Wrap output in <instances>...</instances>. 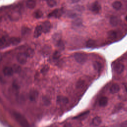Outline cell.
Wrapping results in <instances>:
<instances>
[{
    "instance_id": "cell-1",
    "label": "cell",
    "mask_w": 127,
    "mask_h": 127,
    "mask_svg": "<svg viewBox=\"0 0 127 127\" xmlns=\"http://www.w3.org/2000/svg\"><path fill=\"white\" fill-rule=\"evenodd\" d=\"M13 116L17 123L22 127H29V124L28 121L26 118L21 114L17 112H14L13 113Z\"/></svg>"
},
{
    "instance_id": "cell-2",
    "label": "cell",
    "mask_w": 127,
    "mask_h": 127,
    "mask_svg": "<svg viewBox=\"0 0 127 127\" xmlns=\"http://www.w3.org/2000/svg\"><path fill=\"white\" fill-rule=\"evenodd\" d=\"M74 58L75 61L80 64L85 63L87 60V55L83 53H76L74 55Z\"/></svg>"
},
{
    "instance_id": "cell-3",
    "label": "cell",
    "mask_w": 127,
    "mask_h": 127,
    "mask_svg": "<svg viewBox=\"0 0 127 127\" xmlns=\"http://www.w3.org/2000/svg\"><path fill=\"white\" fill-rule=\"evenodd\" d=\"M27 57L24 52L19 53L16 56V60L20 64H24L27 62Z\"/></svg>"
},
{
    "instance_id": "cell-4",
    "label": "cell",
    "mask_w": 127,
    "mask_h": 127,
    "mask_svg": "<svg viewBox=\"0 0 127 127\" xmlns=\"http://www.w3.org/2000/svg\"><path fill=\"white\" fill-rule=\"evenodd\" d=\"M39 96V92L37 90L33 89L31 90L28 94V98L29 100L32 102H34L37 101Z\"/></svg>"
},
{
    "instance_id": "cell-5",
    "label": "cell",
    "mask_w": 127,
    "mask_h": 127,
    "mask_svg": "<svg viewBox=\"0 0 127 127\" xmlns=\"http://www.w3.org/2000/svg\"><path fill=\"white\" fill-rule=\"evenodd\" d=\"M14 70L12 66H5L2 69V73L6 76H11L14 73Z\"/></svg>"
},
{
    "instance_id": "cell-6",
    "label": "cell",
    "mask_w": 127,
    "mask_h": 127,
    "mask_svg": "<svg viewBox=\"0 0 127 127\" xmlns=\"http://www.w3.org/2000/svg\"><path fill=\"white\" fill-rule=\"evenodd\" d=\"M125 69V66L122 63H117L114 67V69L115 71L118 73L120 74L122 73Z\"/></svg>"
},
{
    "instance_id": "cell-7",
    "label": "cell",
    "mask_w": 127,
    "mask_h": 127,
    "mask_svg": "<svg viewBox=\"0 0 127 127\" xmlns=\"http://www.w3.org/2000/svg\"><path fill=\"white\" fill-rule=\"evenodd\" d=\"M41 26H42V28L43 32H44V33H48L51 30V24L48 21H45L44 22H43Z\"/></svg>"
},
{
    "instance_id": "cell-8",
    "label": "cell",
    "mask_w": 127,
    "mask_h": 127,
    "mask_svg": "<svg viewBox=\"0 0 127 127\" xmlns=\"http://www.w3.org/2000/svg\"><path fill=\"white\" fill-rule=\"evenodd\" d=\"M63 13V11L61 9H56L49 14L48 17L58 18L60 17Z\"/></svg>"
},
{
    "instance_id": "cell-9",
    "label": "cell",
    "mask_w": 127,
    "mask_h": 127,
    "mask_svg": "<svg viewBox=\"0 0 127 127\" xmlns=\"http://www.w3.org/2000/svg\"><path fill=\"white\" fill-rule=\"evenodd\" d=\"M68 102V99L66 97L58 96L57 98V103L60 105H65Z\"/></svg>"
},
{
    "instance_id": "cell-10",
    "label": "cell",
    "mask_w": 127,
    "mask_h": 127,
    "mask_svg": "<svg viewBox=\"0 0 127 127\" xmlns=\"http://www.w3.org/2000/svg\"><path fill=\"white\" fill-rule=\"evenodd\" d=\"M101 9V5L98 1H95L92 4L91 6V10L93 11V12L97 13L100 11Z\"/></svg>"
},
{
    "instance_id": "cell-11",
    "label": "cell",
    "mask_w": 127,
    "mask_h": 127,
    "mask_svg": "<svg viewBox=\"0 0 127 127\" xmlns=\"http://www.w3.org/2000/svg\"><path fill=\"white\" fill-rule=\"evenodd\" d=\"M120 90V87L117 83L113 84L110 88V92L112 94H116Z\"/></svg>"
},
{
    "instance_id": "cell-12",
    "label": "cell",
    "mask_w": 127,
    "mask_h": 127,
    "mask_svg": "<svg viewBox=\"0 0 127 127\" xmlns=\"http://www.w3.org/2000/svg\"><path fill=\"white\" fill-rule=\"evenodd\" d=\"M120 22V19L116 16H112L110 19V24L113 26H117Z\"/></svg>"
},
{
    "instance_id": "cell-13",
    "label": "cell",
    "mask_w": 127,
    "mask_h": 127,
    "mask_svg": "<svg viewBox=\"0 0 127 127\" xmlns=\"http://www.w3.org/2000/svg\"><path fill=\"white\" fill-rule=\"evenodd\" d=\"M43 32L41 25H38L35 29L34 32V37L35 38H38Z\"/></svg>"
},
{
    "instance_id": "cell-14",
    "label": "cell",
    "mask_w": 127,
    "mask_h": 127,
    "mask_svg": "<svg viewBox=\"0 0 127 127\" xmlns=\"http://www.w3.org/2000/svg\"><path fill=\"white\" fill-rule=\"evenodd\" d=\"M24 54L27 57V58H32L33 57L35 54V51L34 49L31 48H27L24 52Z\"/></svg>"
},
{
    "instance_id": "cell-15",
    "label": "cell",
    "mask_w": 127,
    "mask_h": 127,
    "mask_svg": "<svg viewBox=\"0 0 127 127\" xmlns=\"http://www.w3.org/2000/svg\"><path fill=\"white\" fill-rule=\"evenodd\" d=\"M108 102V99L106 96L102 97L99 101V104L101 107H105L106 106Z\"/></svg>"
},
{
    "instance_id": "cell-16",
    "label": "cell",
    "mask_w": 127,
    "mask_h": 127,
    "mask_svg": "<svg viewBox=\"0 0 127 127\" xmlns=\"http://www.w3.org/2000/svg\"><path fill=\"white\" fill-rule=\"evenodd\" d=\"M8 42L12 45H16L20 42V39L18 37H12L8 39Z\"/></svg>"
},
{
    "instance_id": "cell-17",
    "label": "cell",
    "mask_w": 127,
    "mask_h": 127,
    "mask_svg": "<svg viewBox=\"0 0 127 127\" xmlns=\"http://www.w3.org/2000/svg\"><path fill=\"white\" fill-rule=\"evenodd\" d=\"M102 120L100 117L96 116L92 120V124L95 127H97L100 125Z\"/></svg>"
},
{
    "instance_id": "cell-18",
    "label": "cell",
    "mask_w": 127,
    "mask_h": 127,
    "mask_svg": "<svg viewBox=\"0 0 127 127\" xmlns=\"http://www.w3.org/2000/svg\"><path fill=\"white\" fill-rule=\"evenodd\" d=\"M26 5L28 8L33 9L36 6V2L34 0H28L26 2Z\"/></svg>"
},
{
    "instance_id": "cell-19",
    "label": "cell",
    "mask_w": 127,
    "mask_h": 127,
    "mask_svg": "<svg viewBox=\"0 0 127 127\" xmlns=\"http://www.w3.org/2000/svg\"><path fill=\"white\" fill-rule=\"evenodd\" d=\"M93 67H94V68L97 71H100L102 68V64L98 62V61H95L93 64Z\"/></svg>"
},
{
    "instance_id": "cell-20",
    "label": "cell",
    "mask_w": 127,
    "mask_h": 127,
    "mask_svg": "<svg viewBox=\"0 0 127 127\" xmlns=\"http://www.w3.org/2000/svg\"><path fill=\"white\" fill-rule=\"evenodd\" d=\"M122 3L121 1L116 0L113 2L112 6L116 10H119L122 7Z\"/></svg>"
},
{
    "instance_id": "cell-21",
    "label": "cell",
    "mask_w": 127,
    "mask_h": 127,
    "mask_svg": "<svg viewBox=\"0 0 127 127\" xmlns=\"http://www.w3.org/2000/svg\"><path fill=\"white\" fill-rule=\"evenodd\" d=\"M107 35H108V37L111 39H114L117 36V33L114 30H110L108 31Z\"/></svg>"
},
{
    "instance_id": "cell-22",
    "label": "cell",
    "mask_w": 127,
    "mask_h": 127,
    "mask_svg": "<svg viewBox=\"0 0 127 127\" xmlns=\"http://www.w3.org/2000/svg\"><path fill=\"white\" fill-rule=\"evenodd\" d=\"M85 81L81 79H79L76 84V87L77 89H81L85 85Z\"/></svg>"
},
{
    "instance_id": "cell-23",
    "label": "cell",
    "mask_w": 127,
    "mask_h": 127,
    "mask_svg": "<svg viewBox=\"0 0 127 127\" xmlns=\"http://www.w3.org/2000/svg\"><path fill=\"white\" fill-rule=\"evenodd\" d=\"M96 45V41L92 39H89L86 43V46L87 48L94 47Z\"/></svg>"
},
{
    "instance_id": "cell-24",
    "label": "cell",
    "mask_w": 127,
    "mask_h": 127,
    "mask_svg": "<svg viewBox=\"0 0 127 127\" xmlns=\"http://www.w3.org/2000/svg\"><path fill=\"white\" fill-rule=\"evenodd\" d=\"M42 102L45 106H48L51 104V100L47 96H44L42 98Z\"/></svg>"
},
{
    "instance_id": "cell-25",
    "label": "cell",
    "mask_w": 127,
    "mask_h": 127,
    "mask_svg": "<svg viewBox=\"0 0 127 127\" xmlns=\"http://www.w3.org/2000/svg\"><path fill=\"white\" fill-rule=\"evenodd\" d=\"M9 44L8 41H7L5 38H0V48H3Z\"/></svg>"
},
{
    "instance_id": "cell-26",
    "label": "cell",
    "mask_w": 127,
    "mask_h": 127,
    "mask_svg": "<svg viewBox=\"0 0 127 127\" xmlns=\"http://www.w3.org/2000/svg\"><path fill=\"white\" fill-rule=\"evenodd\" d=\"M57 46L60 50H64V44L62 40H59L57 42Z\"/></svg>"
},
{
    "instance_id": "cell-27",
    "label": "cell",
    "mask_w": 127,
    "mask_h": 127,
    "mask_svg": "<svg viewBox=\"0 0 127 127\" xmlns=\"http://www.w3.org/2000/svg\"><path fill=\"white\" fill-rule=\"evenodd\" d=\"M82 22V20L81 18H78L74 20L72 22V25L74 26H78L79 25H81Z\"/></svg>"
},
{
    "instance_id": "cell-28",
    "label": "cell",
    "mask_w": 127,
    "mask_h": 127,
    "mask_svg": "<svg viewBox=\"0 0 127 127\" xmlns=\"http://www.w3.org/2000/svg\"><path fill=\"white\" fill-rule=\"evenodd\" d=\"M33 15L36 18H40L42 17L43 12L40 10H37L34 12Z\"/></svg>"
},
{
    "instance_id": "cell-29",
    "label": "cell",
    "mask_w": 127,
    "mask_h": 127,
    "mask_svg": "<svg viewBox=\"0 0 127 127\" xmlns=\"http://www.w3.org/2000/svg\"><path fill=\"white\" fill-rule=\"evenodd\" d=\"M46 1L47 4L50 7H54L57 4V2L55 0H47Z\"/></svg>"
},
{
    "instance_id": "cell-30",
    "label": "cell",
    "mask_w": 127,
    "mask_h": 127,
    "mask_svg": "<svg viewBox=\"0 0 127 127\" xmlns=\"http://www.w3.org/2000/svg\"><path fill=\"white\" fill-rule=\"evenodd\" d=\"M61 56V53L58 51H56L53 55V58L54 60H58L60 58Z\"/></svg>"
},
{
    "instance_id": "cell-31",
    "label": "cell",
    "mask_w": 127,
    "mask_h": 127,
    "mask_svg": "<svg viewBox=\"0 0 127 127\" xmlns=\"http://www.w3.org/2000/svg\"><path fill=\"white\" fill-rule=\"evenodd\" d=\"M12 68L13 69V70H14V72H19L20 70H21V68H20V67L18 65H15L14 64L13 66H12Z\"/></svg>"
},
{
    "instance_id": "cell-32",
    "label": "cell",
    "mask_w": 127,
    "mask_h": 127,
    "mask_svg": "<svg viewBox=\"0 0 127 127\" xmlns=\"http://www.w3.org/2000/svg\"><path fill=\"white\" fill-rule=\"evenodd\" d=\"M49 69V66L48 65H45L44 66L42 69H41V72L42 73H46L48 70Z\"/></svg>"
},
{
    "instance_id": "cell-33",
    "label": "cell",
    "mask_w": 127,
    "mask_h": 127,
    "mask_svg": "<svg viewBox=\"0 0 127 127\" xmlns=\"http://www.w3.org/2000/svg\"><path fill=\"white\" fill-rule=\"evenodd\" d=\"M120 127H127V120L122 122L120 125Z\"/></svg>"
},
{
    "instance_id": "cell-34",
    "label": "cell",
    "mask_w": 127,
    "mask_h": 127,
    "mask_svg": "<svg viewBox=\"0 0 127 127\" xmlns=\"http://www.w3.org/2000/svg\"><path fill=\"white\" fill-rule=\"evenodd\" d=\"M63 127H72V125H71V124L67 123L65 124Z\"/></svg>"
},
{
    "instance_id": "cell-35",
    "label": "cell",
    "mask_w": 127,
    "mask_h": 127,
    "mask_svg": "<svg viewBox=\"0 0 127 127\" xmlns=\"http://www.w3.org/2000/svg\"><path fill=\"white\" fill-rule=\"evenodd\" d=\"M72 2H73V3H77L78 2V1H80V0H71Z\"/></svg>"
},
{
    "instance_id": "cell-36",
    "label": "cell",
    "mask_w": 127,
    "mask_h": 127,
    "mask_svg": "<svg viewBox=\"0 0 127 127\" xmlns=\"http://www.w3.org/2000/svg\"><path fill=\"white\" fill-rule=\"evenodd\" d=\"M124 86L126 89V90L127 91V83H124Z\"/></svg>"
},
{
    "instance_id": "cell-37",
    "label": "cell",
    "mask_w": 127,
    "mask_h": 127,
    "mask_svg": "<svg viewBox=\"0 0 127 127\" xmlns=\"http://www.w3.org/2000/svg\"><path fill=\"white\" fill-rule=\"evenodd\" d=\"M105 127V126H103V127Z\"/></svg>"
},
{
    "instance_id": "cell-38",
    "label": "cell",
    "mask_w": 127,
    "mask_h": 127,
    "mask_svg": "<svg viewBox=\"0 0 127 127\" xmlns=\"http://www.w3.org/2000/svg\"></svg>"
}]
</instances>
